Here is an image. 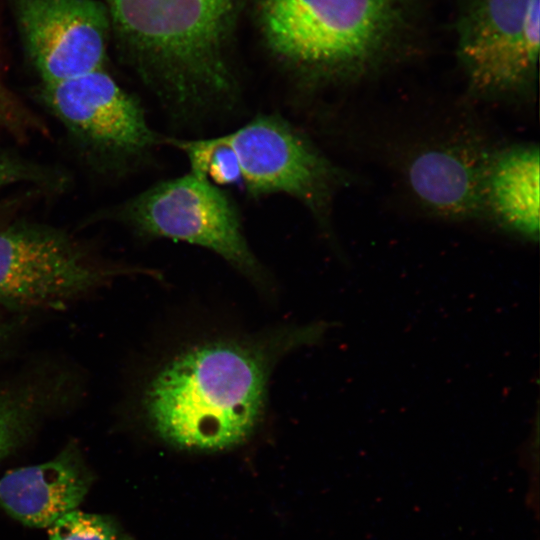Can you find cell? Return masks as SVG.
<instances>
[{"instance_id":"obj_1","label":"cell","mask_w":540,"mask_h":540,"mask_svg":"<svg viewBox=\"0 0 540 540\" xmlns=\"http://www.w3.org/2000/svg\"><path fill=\"white\" fill-rule=\"evenodd\" d=\"M268 346L216 341L173 358L144 393L151 430L189 451H220L246 441L263 413L272 356L290 347Z\"/></svg>"},{"instance_id":"obj_2","label":"cell","mask_w":540,"mask_h":540,"mask_svg":"<svg viewBox=\"0 0 540 540\" xmlns=\"http://www.w3.org/2000/svg\"><path fill=\"white\" fill-rule=\"evenodd\" d=\"M268 49L314 80H355L382 67L410 28L408 0H256Z\"/></svg>"},{"instance_id":"obj_3","label":"cell","mask_w":540,"mask_h":540,"mask_svg":"<svg viewBox=\"0 0 540 540\" xmlns=\"http://www.w3.org/2000/svg\"><path fill=\"white\" fill-rule=\"evenodd\" d=\"M242 0H107L119 40L187 102L232 87L227 48Z\"/></svg>"},{"instance_id":"obj_4","label":"cell","mask_w":540,"mask_h":540,"mask_svg":"<svg viewBox=\"0 0 540 540\" xmlns=\"http://www.w3.org/2000/svg\"><path fill=\"white\" fill-rule=\"evenodd\" d=\"M539 16V0H464L457 55L474 95L516 98L533 91Z\"/></svg>"},{"instance_id":"obj_5","label":"cell","mask_w":540,"mask_h":540,"mask_svg":"<svg viewBox=\"0 0 540 540\" xmlns=\"http://www.w3.org/2000/svg\"><path fill=\"white\" fill-rule=\"evenodd\" d=\"M121 216L144 234L208 248L243 272L260 275L235 206L204 177L189 172L158 183L129 200Z\"/></svg>"},{"instance_id":"obj_6","label":"cell","mask_w":540,"mask_h":540,"mask_svg":"<svg viewBox=\"0 0 540 540\" xmlns=\"http://www.w3.org/2000/svg\"><path fill=\"white\" fill-rule=\"evenodd\" d=\"M219 138L253 196L283 192L323 213L346 175L284 119L260 115Z\"/></svg>"},{"instance_id":"obj_7","label":"cell","mask_w":540,"mask_h":540,"mask_svg":"<svg viewBox=\"0 0 540 540\" xmlns=\"http://www.w3.org/2000/svg\"><path fill=\"white\" fill-rule=\"evenodd\" d=\"M108 271L68 235L37 224L0 230V303L13 308L61 305L99 286Z\"/></svg>"},{"instance_id":"obj_8","label":"cell","mask_w":540,"mask_h":540,"mask_svg":"<svg viewBox=\"0 0 540 540\" xmlns=\"http://www.w3.org/2000/svg\"><path fill=\"white\" fill-rule=\"evenodd\" d=\"M26 52L44 84L102 69L111 22L97 0H13Z\"/></svg>"},{"instance_id":"obj_9","label":"cell","mask_w":540,"mask_h":540,"mask_svg":"<svg viewBox=\"0 0 540 540\" xmlns=\"http://www.w3.org/2000/svg\"><path fill=\"white\" fill-rule=\"evenodd\" d=\"M41 93L66 128L97 152L134 156L158 140L138 101L103 69L44 84Z\"/></svg>"},{"instance_id":"obj_10","label":"cell","mask_w":540,"mask_h":540,"mask_svg":"<svg viewBox=\"0 0 540 540\" xmlns=\"http://www.w3.org/2000/svg\"><path fill=\"white\" fill-rule=\"evenodd\" d=\"M92 481L80 450L69 444L48 462L0 478V509L26 526L50 527L81 504Z\"/></svg>"},{"instance_id":"obj_11","label":"cell","mask_w":540,"mask_h":540,"mask_svg":"<svg viewBox=\"0 0 540 540\" xmlns=\"http://www.w3.org/2000/svg\"><path fill=\"white\" fill-rule=\"evenodd\" d=\"M489 155L468 140L428 148L410 161L409 186L418 201L438 216L477 217L484 212L483 179Z\"/></svg>"},{"instance_id":"obj_12","label":"cell","mask_w":540,"mask_h":540,"mask_svg":"<svg viewBox=\"0 0 540 540\" xmlns=\"http://www.w3.org/2000/svg\"><path fill=\"white\" fill-rule=\"evenodd\" d=\"M539 157L531 143L491 152L483 179L484 212L530 241L539 236Z\"/></svg>"},{"instance_id":"obj_13","label":"cell","mask_w":540,"mask_h":540,"mask_svg":"<svg viewBox=\"0 0 540 540\" xmlns=\"http://www.w3.org/2000/svg\"><path fill=\"white\" fill-rule=\"evenodd\" d=\"M55 388L36 382L0 386V460L28 440L59 396Z\"/></svg>"},{"instance_id":"obj_14","label":"cell","mask_w":540,"mask_h":540,"mask_svg":"<svg viewBox=\"0 0 540 540\" xmlns=\"http://www.w3.org/2000/svg\"><path fill=\"white\" fill-rule=\"evenodd\" d=\"M168 142L186 154L190 172L212 184L230 185L241 181L236 157L219 136L200 140L169 139Z\"/></svg>"},{"instance_id":"obj_15","label":"cell","mask_w":540,"mask_h":540,"mask_svg":"<svg viewBox=\"0 0 540 540\" xmlns=\"http://www.w3.org/2000/svg\"><path fill=\"white\" fill-rule=\"evenodd\" d=\"M49 540H126V538L113 517L74 509L50 526Z\"/></svg>"},{"instance_id":"obj_16","label":"cell","mask_w":540,"mask_h":540,"mask_svg":"<svg viewBox=\"0 0 540 540\" xmlns=\"http://www.w3.org/2000/svg\"><path fill=\"white\" fill-rule=\"evenodd\" d=\"M54 181L52 173L44 167L19 156L0 152V188L18 182L49 184Z\"/></svg>"},{"instance_id":"obj_17","label":"cell","mask_w":540,"mask_h":540,"mask_svg":"<svg viewBox=\"0 0 540 540\" xmlns=\"http://www.w3.org/2000/svg\"><path fill=\"white\" fill-rule=\"evenodd\" d=\"M1 94H2V92L0 91V95H1ZM2 101H3V99H2V98H0V103H1Z\"/></svg>"}]
</instances>
